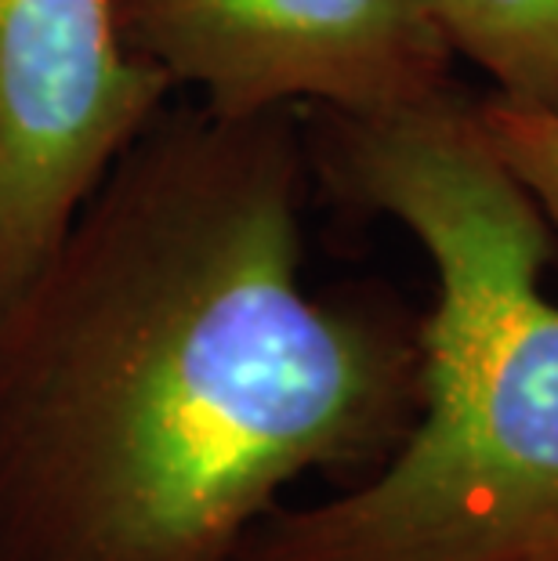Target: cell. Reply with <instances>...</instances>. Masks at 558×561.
<instances>
[{"instance_id": "cell-1", "label": "cell", "mask_w": 558, "mask_h": 561, "mask_svg": "<svg viewBox=\"0 0 558 561\" xmlns=\"http://www.w3.org/2000/svg\"><path fill=\"white\" fill-rule=\"evenodd\" d=\"M287 113H160L0 297V561H236L410 432L421 319L305 286Z\"/></svg>"}, {"instance_id": "cell-2", "label": "cell", "mask_w": 558, "mask_h": 561, "mask_svg": "<svg viewBox=\"0 0 558 561\" xmlns=\"http://www.w3.org/2000/svg\"><path fill=\"white\" fill-rule=\"evenodd\" d=\"M327 124L341 193L402 225L435 272L421 405L382 468L319 504H280L236 561H558L548 221L454 88Z\"/></svg>"}, {"instance_id": "cell-3", "label": "cell", "mask_w": 558, "mask_h": 561, "mask_svg": "<svg viewBox=\"0 0 558 561\" xmlns=\"http://www.w3.org/2000/svg\"><path fill=\"white\" fill-rule=\"evenodd\" d=\"M116 15L141 62L218 116H371L454 88L418 0H116Z\"/></svg>"}, {"instance_id": "cell-4", "label": "cell", "mask_w": 558, "mask_h": 561, "mask_svg": "<svg viewBox=\"0 0 558 561\" xmlns=\"http://www.w3.org/2000/svg\"><path fill=\"white\" fill-rule=\"evenodd\" d=\"M116 0H0V297L62 240L168 105Z\"/></svg>"}, {"instance_id": "cell-5", "label": "cell", "mask_w": 558, "mask_h": 561, "mask_svg": "<svg viewBox=\"0 0 558 561\" xmlns=\"http://www.w3.org/2000/svg\"><path fill=\"white\" fill-rule=\"evenodd\" d=\"M449 51L497 80V94L558 110V0H418Z\"/></svg>"}, {"instance_id": "cell-6", "label": "cell", "mask_w": 558, "mask_h": 561, "mask_svg": "<svg viewBox=\"0 0 558 561\" xmlns=\"http://www.w3.org/2000/svg\"><path fill=\"white\" fill-rule=\"evenodd\" d=\"M471 113L490 152L537 203L548 229H558V110L490 94L471 102Z\"/></svg>"}]
</instances>
